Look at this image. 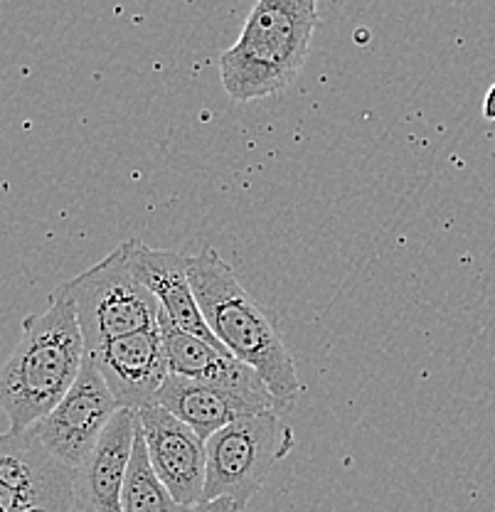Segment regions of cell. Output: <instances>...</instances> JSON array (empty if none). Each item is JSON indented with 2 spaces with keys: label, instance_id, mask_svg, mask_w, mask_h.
<instances>
[{
  "label": "cell",
  "instance_id": "13",
  "mask_svg": "<svg viewBox=\"0 0 495 512\" xmlns=\"http://www.w3.org/2000/svg\"><path fill=\"white\" fill-rule=\"evenodd\" d=\"M156 404H161L170 414L178 416L183 424H188L202 441L230 426L232 421L244 419V416L276 412L274 404L264 402V399L217 387V384L185 380L178 375H168L161 392H158Z\"/></svg>",
  "mask_w": 495,
  "mask_h": 512
},
{
  "label": "cell",
  "instance_id": "1",
  "mask_svg": "<svg viewBox=\"0 0 495 512\" xmlns=\"http://www.w3.org/2000/svg\"><path fill=\"white\" fill-rule=\"evenodd\" d=\"M23 335L0 362V412L10 431H28L45 419L77 382L84 367V338L77 308L62 286L42 313L23 320Z\"/></svg>",
  "mask_w": 495,
  "mask_h": 512
},
{
  "label": "cell",
  "instance_id": "8",
  "mask_svg": "<svg viewBox=\"0 0 495 512\" xmlns=\"http://www.w3.org/2000/svg\"><path fill=\"white\" fill-rule=\"evenodd\" d=\"M146 451L153 471L183 508L202 503L207 478L205 441L188 424L161 404H148L138 412Z\"/></svg>",
  "mask_w": 495,
  "mask_h": 512
},
{
  "label": "cell",
  "instance_id": "10",
  "mask_svg": "<svg viewBox=\"0 0 495 512\" xmlns=\"http://www.w3.org/2000/svg\"><path fill=\"white\" fill-rule=\"evenodd\" d=\"M126 252H129L133 276L158 298L165 316L185 333L215 345L217 350L230 352L217 340L202 316L193 284H190L188 256L168 252V249H153L138 239H126Z\"/></svg>",
  "mask_w": 495,
  "mask_h": 512
},
{
  "label": "cell",
  "instance_id": "3",
  "mask_svg": "<svg viewBox=\"0 0 495 512\" xmlns=\"http://www.w3.org/2000/svg\"><path fill=\"white\" fill-rule=\"evenodd\" d=\"M321 0H257L237 42L220 57V79L239 104L286 92L303 72Z\"/></svg>",
  "mask_w": 495,
  "mask_h": 512
},
{
  "label": "cell",
  "instance_id": "12",
  "mask_svg": "<svg viewBox=\"0 0 495 512\" xmlns=\"http://www.w3.org/2000/svg\"><path fill=\"white\" fill-rule=\"evenodd\" d=\"M158 328H161L163 335L170 375L205 384H217V387H227L234 389V392L249 394V397L264 399V402L274 404L276 412H279V404L271 397L266 382L247 362L237 360L232 352L217 350L215 345L180 330L173 320L165 316L163 308L161 316H158Z\"/></svg>",
  "mask_w": 495,
  "mask_h": 512
},
{
  "label": "cell",
  "instance_id": "2",
  "mask_svg": "<svg viewBox=\"0 0 495 512\" xmlns=\"http://www.w3.org/2000/svg\"><path fill=\"white\" fill-rule=\"evenodd\" d=\"M188 274L202 316L217 340L237 360L259 372L279 404V414H289L303 387L274 313L249 296L232 266L215 249L188 256Z\"/></svg>",
  "mask_w": 495,
  "mask_h": 512
},
{
  "label": "cell",
  "instance_id": "14",
  "mask_svg": "<svg viewBox=\"0 0 495 512\" xmlns=\"http://www.w3.org/2000/svg\"><path fill=\"white\" fill-rule=\"evenodd\" d=\"M138 414V412H136ZM121 508L124 512H188L178 500L170 495L165 483L153 471L151 458L146 451V439H143L141 424L136 421V441H133V453L126 473L124 493H121Z\"/></svg>",
  "mask_w": 495,
  "mask_h": 512
},
{
  "label": "cell",
  "instance_id": "6",
  "mask_svg": "<svg viewBox=\"0 0 495 512\" xmlns=\"http://www.w3.org/2000/svg\"><path fill=\"white\" fill-rule=\"evenodd\" d=\"M74 471L28 431L0 434V512H72Z\"/></svg>",
  "mask_w": 495,
  "mask_h": 512
},
{
  "label": "cell",
  "instance_id": "4",
  "mask_svg": "<svg viewBox=\"0 0 495 512\" xmlns=\"http://www.w3.org/2000/svg\"><path fill=\"white\" fill-rule=\"evenodd\" d=\"M62 288L77 308L87 355L116 338L158 328L161 303L133 276L126 242L92 269L65 281Z\"/></svg>",
  "mask_w": 495,
  "mask_h": 512
},
{
  "label": "cell",
  "instance_id": "9",
  "mask_svg": "<svg viewBox=\"0 0 495 512\" xmlns=\"http://www.w3.org/2000/svg\"><path fill=\"white\" fill-rule=\"evenodd\" d=\"M87 357L109 384L119 409L131 412L156 404L158 392L170 375L161 328L116 338Z\"/></svg>",
  "mask_w": 495,
  "mask_h": 512
},
{
  "label": "cell",
  "instance_id": "7",
  "mask_svg": "<svg viewBox=\"0 0 495 512\" xmlns=\"http://www.w3.org/2000/svg\"><path fill=\"white\" fill-rule=\"evenodd\" d=\"M119 404L109 384L99 375L94 362L84 357V367L77 382L50 414L33 426L40 444L65 466L77 471L104 436Z\"/></svg>",
  "mask_w": 495,
  "mask_h": 512
},
{
  "label": "cell",
  "instance_id": "16",
  "mask_svg": "<svg viewBox=\"0 0 495 512\" xmlns=\"http://www.w3.org/2000/svg\"><path fill=\"white\" fill-rule=\"evenodd\" d=\"M483 119L495 121V82L486 92V99H483Z\"/></svg>",
  "mask_w": 495,
  "mask_h": 512
},
{
  "label": "cell",
  "instance_id": "15",
  "mask_svg": "<svg viewBox=\"0 0 495 512\" xmlns=\"http://www.w3.org/2000/svg\"><path fill=\"white\" fill-rule=\"evenodd\" d=\"M188 512H242V510H239V505L234 503V500L220 498V500H207V503L195 505V508H190Z\"/></svg>",
  "mask_w": 495,
  "mask_h": 512
},
{
  "label": "cell",
  "instance_id": "11",
  "mask_svg": "<svg viewBox=\"0 0 495 512\" xmlns=\"http://www.w3.org/2000/svg\"><path fill=\"white\" fill-rule=\"evenodd\" d=\"M136 421V412L119 409L92 456L74 471L72 512H124L121 493L136 441Z\"/></svg>",
  "mask_w": 495,
  "mask_h": 512
},
{
  "label": "cell",
  "instance_id": "5",
  "mask_svg": "<svg viewBox=\"0 0 495 512\" xmlns=\"http://www.w3.org/2000/svg\"><path fill=\"white\" fill-rule=\"evenodd\" d=\"M291 448L294 434L281 421V414L266 412L232 421L205 441L207 478L202 503L227 498L244 512Z\"/></svg>",
  "mask_w": 495,
  "mask_h": 512
}]
</instances>
